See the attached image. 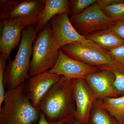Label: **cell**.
<instances>
[{
  "label": "cell",
  "instance_id": "cell-1",
  "mask_svg": "<svg viewBox=\"0 0 124 124\" xmlns=\"http://www.w3.org/2000/svg\"><path fill=\"white\" fill-rule=\"evenodd\" d=\"M38 108L49 122L74 117L76 106L73 79L61 76L42 99Z\"/></svg>",
  "mask_w": 124,
  "mask_h": 124
},
{
  "label": "cell",
  "instance_id": "cell-2",
  "mask_svg": "<svg viewBox=\"0 0 124 124\" xmlns=\"http://www.w3.org/2000/svg\"><path fill=\"white\" fill-rule=\"evenodd\" d=\"M40 112L28 96L25 83L6 91L0 108V124H37Z\"/></svg>",
  "mask_w": 124,
  "mask_h": 124
},
{
  "label": "cell",
  "instance_id": "cell-3",
  "mask_svg": "<svg viewBox=\"0 0 124 124\" xmlns=\"http://www.w3.org/2000/svg\"><path fill=\"white\" fill-rule=\"evenodd\" d=\"M37 35L33 26L28 27L23 31L17 53L14 59L8 60L5 67L4 82L5 88L7 90L22 85L30 78L32 46Z\"/></svg>",
  "mask_w": 124,
  "mask_h": 124
},
{
  "label": "cell",
  "instance_id": "cell-4",
  "mask_svg": "<svg viewBox=\"0 0 124 124\" xmlns=\"http://www.w3.org/2000/svg\"><path fill=\"white\" fill-rule=\"evenodd\" d=\"M33 42L29 69L30 77L48 71L56 63L59 49L54 44L51 27L47 23Z\"/></svg>",
  "mask_w": 124,
  "mask_h": 124
},
{
  "label": "cell",
  "instance_id": "cell-5",
  "mask_svg": "<svg viewBox=\"0 0 124 124\" xmlns=\"http://www.w3.org/2000/svg\"><path fill=\"white\" fill-rule=\"evenodd\" d=\"M60 49L70 57L100 70L117 65L107 51L91 40L70 44Z\"/></svg>",
  "mask_w": 124,
  "mask_h": 124
},
{
  "label": "cell",
  "instance_id": "cell-6",
  "mask_svg": "<svg viewBox=\"0 0 124 124\" xmlns=\"http://www.w3.org/2000/svg\"><path fill=\"white\" fill-rule=\"evenodd\" d=\"M70 19L76 30L85 37L108 29L113 23L96 2L78 15L71 17Z\"/></svg>",
  "mask_w": 124,
  "mask_h": 124
},
{
  "label": "cell",
  "instance_id": "cell-7",
  "mask_svg": "<svg viewBox=\"0 0 124 124\" xmlns=\"http://www.w3.org/2000/svg\"><path fill=\"white\" fill-rule=\"evenodd\" d=\"M69 16L66 13L58 15L52 18L49 22L54 44L58 49L70 44L85 43L90 40L76 30Z\"/></svg>",
  "mask_w": 124,
  "mask_h": 124
},
{
  "label": "cell",
  "instance_id": "cell-8",
  "mask_svg": "<svg viewBox=\"0 0 124 124\" xmlns=\"http://www.w3.org/2000/svg\"><path fill=\"white\" fill-rule=\"evenodd\" d=\"M1 33L0 38V52L9 60L11 51L19 46L23 31L29 26L34 25L28 19L0 20Z\"/></svg>",
  "mask_w": 124,
  "mask_h": 124
},
{
  "label": "cell",
  "instance_id": "cell-9",
  "mask_svg": "<svg viewBox=\"0 0 124 124\" xmlns=\"http://www.w3.org/2000/svg\"><path fill=\"white\" fill-rule=\"evenodd\" d=\"M44 6L42 0H13L10 5L0 11V19H28L31 21L36 27Z\"/></svg>",
  "mask_w": 124,
  "mask_h": 124
},
{
  "label": "cell",
  "instance_id": "cell-10",
  "mask_svg": "<svg viewBox=\"0 0 124 124\" xmlns=\"http://www.w3.org/2000/svg\"><path fill=\"white\" fill-rule=\"evenodd\" d=\"M73 90L76 106L74 118L81 124H89L91 110L97 99L84 78L73 79Z\"/></svg>",
  "mask_w": 124,
  "mask_h": 124
},
{
  "label": "cell",
  "instance_id": "cell-11",
  "mask_svg": "<svg viewBox=\"0 0 124 124\" xmlns=\"http://www.w3.org/2000/svg\"><path fill=\"white\" fill-rule=\"evenodd\" d=\"M100 70L98 68L70 57L60 49L56 63L49 71L58 76L73 79L85 78L89 74Z\"/></svg>",
  "mask_w": 124,
  "mask_h": 124
},
{
  "label": "cell",
  "instance_id": "cell-12",
  "mask_svg": "<svg viewBox=\"0 0 124 124\" xmlns=\"http://www.w3.org/2000/svg\"><path fill=\"white\" fill-rule=\"evenodd\" d=\"M60 77L48 71L29 78L25 85L29 99L34 106L38 108L42 99Z\"/></svg>",
  "mask_w": 124,
  "mask_h": 124
},
{
  "label": "cell",
  "instance_id": "cell-13",
  "mask_svg": "<svg viewBox=\"0 0 124 124\" xmlns=\"http://www.w3.org/2000/svg\"><path fill=\"white\" fill-rule=\"evenodd\" d=\"M84 79L97 100L119 97L113 88L115 75L109 70H100L89 74Z\"/></svg>",
  "mask_w": 124,
  "mask_h": 124
},
{
  "label": "cell",
  "instance_id": "cell-14",
  "mask_svg": "<svg viewBox=\"0 0 124 124\" xmlns=\"http://www.w3.org/2000/svg\"><path fill=\"white\" fill-rule=\"evenodd\" d=\"M45 6L38 24L35 27L37 34L42 31L50 20L56 16L66 13L70 15V2L67 0H42Z\"/></svg>",
  "mask_w": 124,
  "mask_h": 124
},
{
  "label": "cell",
  "instance_id": "cell-15",
  "mask_svg": "<svg viewBox=\"0 0 124 124\" xmlns=\"http://www.w3.org/2000/svg\"><path fill=\"white\" fill-rule=\"evenodd\" d=\"M107 51L124 45V40L108 29L98 31L86 37Z\"/></svg>",
  "mask_w": 124,
  "mask_h": 124
},
{
  "label": "cell",
  "instance_id": "cell-16",
  "mask_svg": "<svg viewBox=\"0 0 124 124\" xmlns=\"http://www.w3.org/2000/svg\"><path fill=\"white\" fill-rule=\"evenodd\" d=\"M97 101L120 124H124V95L98 99Z\"/></svg>",
  "mask_w": 124,
  "mask_h": 124
},
{
  "label": "cell",
  "instance_id": "cell-17",
  "mask_svg": "<svg viewBox=\"0 0 124 124\" xmlns=\"http://www.w3.org/2000/svg\"><path fill=\"white\" fill-rule=\"evenodd\" d=\"M91 124H120L108 112L101 106L97 100L90 113L89 122Z\"/></svg>",
  "mask_w": 124,
  "mask_h": 124
},
{
  "label": "cell",
  "instance_id": "cell-18",
  "mask_svg": "<svg viewBox=\"0 0 124 124\" xmlns=\"http://www.w3.org/2000/svg\"><path fill=\"white\" fill-rule=\"evenodd\" d=\"M105 69L110 71L115 75L113 88L118 97L124 95V68L116 65L115 66L107 68L102 70Z\"/></svg>",
  "mask_w": 124,
  "mask_h": 124
},
{
  "label": "cell",
  "instance_id": "cell-19",
  "mask_svg": "<svg viewBox=\"0 0 124 124\" xmlns=\"http://www.w3.org/2000/svg\"><path fill=\"white\" fill-rule=\"evenodd\" d=\"M101 8L113 22L124 20V0Z\"/></svg>",
  "mask_w": 124,
  "mask_h": 124
},
{
  "label": "cell",
  "instance_id": "cell-20",
  "mask_svg": "<svg viewBox=\"0 0 124 124\" xmlns=\"http://www.w3.org/2000/svg\"><path fill=\"white\" fill-rule=\"evenodd\" d=\"M96 0H71L70 2L71 17L81 13L85 9L97 2Z\"/></svg>",
  "mask_w": 124,
  "mask_h": 124
},
{
  "label": "cell",
  "instance_id": "cell-21",
  "mask_svg": "<svg viewBox=\"0 0 124 124\" xmlns=\"http://www.w3.org/2000/svg\"><path fill=\"white\" fill-rule=\"evenodd\" d=\"M7 60L4 55L0 54V108L3 104L6 92L4 82V72Z\"/></svg>",
  "mask_w": 124,
  "mask_h": 124
},
{
  "label": "cell",
  "instance_id": "cell-22",
  "mask_svg": "<svg viewBox=\"0 0 124 124\" xmlns=\"http://www.w3.org/2000/svg\"><path fill=\"white\" fill-rule=\"evenodd\" d=\"M107 51L116 64L124 68V45Z\"/></svg>",
  "mask_w": 124,
  "mask_h": 124
},
{
  "label": "cell",
  "instance_id": "cell-23",
  "mask_svg": "<svg viewBox=\"0 0 124 124\" xmlns=\"http://www.w3.org/2000/svg\"><path fill=\"white\" fill-rule=\"evenodd\" d=\"M108 29L124 40V20L113 22Z\"/></svg>",
  "mask_w": 124,
  "mask_h": 124
},
{
  "label": "cell",
  "instance_id": "cell-24",
  "mask_svg": "<svg viewBox=\"0 0 124 124\" xmlns=\"http://www.w3.org/2000/svg\"><path fill=\"white\" fill-rule=\"evenodd\" d=\"M69 120V119H64L57 122H50L46 120L45 116L40 113L39 119L37 124H67Z\"/></svg>",
  "mask_w": 124,
  "mask_h": 124
},
{
  "label": "cell",
  "instance_id": "cell-25",
  "mask_svg": "<svg viewBox=\"0 0 124 124\" xmlns=\"http://www.w3.org/2000/svg\"><path fill=\"white\" fill-rule=\"evenodd\" d=\"M121 0H98L96 3L101 7H104L120 2Z\"/></svg>",
  "mask_w": 124,
  "mask_h": 124
},
{
  "label": "cell",
  "instance_id": "cell-26",
  "mask_svg": "<svg viewBox=\"0 0 124 124\" xmlns=\"http://www.w3.org/2000/svg\"><path fill=\"white\" fill-rule=\"evenodd\" d=\"M67 124H82L80 123L79 121L77 120L74 117L70 119L68 121Z\"/></svg>",
  "mask_w": 124,
  "mask_h": 124
},
{
  "label": "cell",
  "instance_id": "cell-27",
  "mask_svg": "<svg viewBox=\"0 0 124 124\" xmlns=\"http://www.w3.org/2000/svg\"></svg>",
  "mask_w": 124,
  "mask_h": 124
}]
</instances>
